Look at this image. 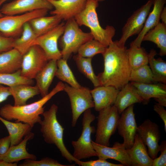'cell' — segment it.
I'll use <instances>...</instances> for the list:
<instances>
[{"mask_svg":"<svg viewBox=\"0 0 166 166\" xmlns=\"http://www.w3.org/2000/svg\"><path fill=\"white\" fill-rule=\"evenodd\" d=\"M104 69L97 77L101 85L112 86L121 90L129 83L132 68L129 62L127 49L113 41L102 54Z\"/></svg>","mask_w":166,"mask_h":166,"instance_id":"cell-1","label":"cell"},{"mask_svg":"<svg viewBox=\"0 0 166 166\" xmlns=\"http://www.w3.org/2000/svg\"><path fill=\"white\" fill-rule=\"evenodd\" d=\"M64 87L65 84L59 81L47 95L29 104L21 106L6 104L0 109V116L8 121L28 124L33 128L42 120L40 115L44 112V105L56 94L64 90Z\"/></svg>","mask_w":166,"mask_h":166,"instance_id":"cell-2","label":"cell"},{"mask_svg":"<svg viewBox=\"0 0 166 166\" xmlns=\"http://www.w3.org/2000/svg\"><path fill=\"white\" fill-rule=\"evenodd\" d=\"M58 107L53 104L49 109L44 111L42 115L43 119L39 124L40 131L44 141L49 144H54L59 149L62 156L69 163L77 160L67 149L64 143L63 134L64 128L58 121L57 113Z\"/></svg>","mask_w":166,"mask_h":166,"instance_id":"cell-3","label":"cell"},{"mask_svg":"<svg viewBox=\"0 0 166 166\" xmlns=\"http://www.w3.org/2000/svg\"><path fill=\"white\" fill-rule=\"evenodd\" d=\"M98 6L97 0H88L85 9L74 17L79 26L89 27L93 39L107 47L113 41L116 30L111 26H107L105 29L100 25L96 9Z\"/></svg>","mask_w":166,"mask_h":166,"instance_id":"cell-4","label":"cell"},{"mask_svg":"<svg viewBox=\"0 0 166 166\" xmlns=\"http://www.w3.org/2000/svg\"><path fill=\"white\" fill-rule=\"evenodd\" d=\"M93 39L90 32H84L80 28L74 18L67 20L60 41L62 58L67 60L83 44Z\"/></svg>","mask_w":166,"mask_h":166,"instance_id":"cell-5","label":"cell"},{"mask_svg":"<svg viewBox=\"0 0 166 166\" xmlns=\"http://www.w3.org/2000/svg\"><path fill=\"white\" fill-rule=\"evenodd\" d=\"M95 119L96 117L92 113L91 109L84 112L81 134L77 140H73L71 142L74 149L72 155L77 160L97 156V154L93 147L91 138V134L96 132L94 127L91 126V124Z\"/></svg>","mask_w":166,"mask_h":166,"instance_id":"cell-6","label":"cell"},{"mask_svg":"<svg viewBox=\"0 0 166 166\" xmlns=\"http://www.w3.org/2000/svg\"><path fill=\"white\" fill-rule=\"evenodd\" d=\"M99 112L95 142L109 146L110 139L117 129L120 116L114 105L104 108Z\"/></svg>","mask_w":166,"mask_h":166,"instance_id":"cell-7","label":"cell"},{"mask_svg":"<svg viewBox=\"0 0 166 166\" xmlns=\"http://www.w3.org/2000/svg\"><path fill=\"white\" fill-rule=\"evenodd\" d=\"M64 90L69 99L72 114L71 125L74 127L80 116L87 109L94 107L90 90L86 87L77 88L65 84Z\"/></svg>","mask_w":166,"mask_h":166,"instance_id":"cell-8","label":"cell"},{"mask_svg":"<svg viewBox=\"0 0 166 166\" xmlns=\"http://www.w3.org/2000/svg\"><path fill=\"white\" fill-rule=\"evenodd\" d=\"M48 10H38L19 15H6L0 18V32L7 37L17 36L22 33L26 22L34 18L45 16Z\"/></svg>","mask_w":166,"mask_h":166,"instance_id":"cell-9","label":"cell"},{"mask_svg":"<svg viewBox=\"0 0 166 166\" xmlns=\"http://www.w3.org/2000/svg\"><path fill=\"white\" fill-rule=\"evenodd\" d=\"M48 61L40 47L37 45H32L22 55L21 75L29 79H35Z\"/></svg>","mask_w":166,"mask_h":166,"instance_id":"cell-10","label":"cell"},{"mask_svg":"<svg viewBox=\"0 0 166 166\" xmlns=\"http://www.w3.org/2000/svg\"><path fill=\"white\" fill-rule=\"evenodd\" d=\"M154 0H149L140 8L134 11L128 19L122 29V34L118 45L121 47L125 46L127 39L130 37L139 34L142 30Z\"/></svg>","mask_w":166,"mask_h":166,"instance_id":"cell-11","label":"cell"},{"mask_svg":"<svg viewBox=\"0 0 166 166\" xmlns=\"http://www.w3.org/2000/svg\"><path fill=\"white\" fill-rule=\"evenodd\" d=\"M65 24L62 22L47 33L36 38L32 45H37L44 52L48 61L56 60L62 58L58 47V41L63 33Z\"/></svg>","mask_w":166,"mask_h":166,"instance_id":"cell-12","label":"cell"},{"mask_svg":"<svg viewBox=\"0 0 166 166\" xmlns=\"http://www.w3.org/2000/svg\"><path fill=\"white\" fill-rule=\"evenodd\" d=\"M137 133L148 148V152L153 160L159 152V141L160 134L158 125L151 120L147 119L137 126Z\"/></svg>","mask_w":166,"mask_h":166,"instance_id":"cell-13","label":"cell"},{"mask_svg":"<svg viewBox=\"0 0 166 166\" xmlns=\"http://www.w3.org/2000/svg\"><path fill=\"white\" fill-rule=\"evenodd\" d=\"M137 127L133 105L121 113L117 125L118 133L123 139V142L121 144L124 148H130L133 145Z\"/></svg>","mask_w":166,"mask_h":166,"instance_id":"cell-14","label":"cell"},{"mask_svg":"<svg viewBox=\"0 0 166 166\" xmlns=\"http://www.w3.org/2000/svg\"><path fill=\"white\" fill-rule=\"evenodd\" d=\"M53 8L47 0H15L4 4L0 11L6 15H13L38 10H51Z\"/></svg>","mask_w":166,"mask_h":166,"instance_id":"cell-15","label":"cell"},{"mask_svg":"<svg viewBox=\"0 0 166 166\" xmlns=\"http://www.w3.org/2000/svg\"><path fill=\"white\" fill-rule=\"evenodd\" d=\"M54 10L52 15H57L65 21L74 18L85 8L88 0H47Z\"/></svg>","mask_w":166,"mask_h":166,"instance_id":"cell-16","label":"cell"},{"mask_svg":"<svg viewBox=\"0 0 166 166\" xmlns=\"http://www.w3.org/2000/svg\"><path fill=\"white\" fill-rule=\"evenodd\" d=\"M136 88L139 95L143 100V103H148L153 98L157 104L166 106V85L159 84H144L135 82L131 83Z\"/></svg>","mask_w":166,"mask_h":166,"instance_id":"cell-17","label":"cell"},{"mask_svg":"<svg viewBox=\"0 0 166 166\" xmlns=\"http://www.w3.org/2000/svg\"><path fill=\"white\" fill-rule=\"evenodd\" d=\"M92 145L99 159L106 160L110 159L119 162L124 166H131L129 156L121 143L116 142L112 147L102 145L92 140Z\"/></svg>","mask_w":166,"mask_h":166,"instance_id":"cell-18","label":"cell"},{"mask_svg":"<svg viewBox=\"0 0 166 166\" xmlns=\"http://www.w3.org/2000/svg\"><path fill=\"white\" fill-rule=\"evenodd\" d=\"M120 90L112 86L100 85L90 90L95 110L99 111L114 105Z\"/></svg>","mask_w":166,"mask_h":166,"instance_id":"cell-19","label":"cell"},{"mask_svg":"<svg viewBox=\"0 0 166 166\" xmlns=\"http://www.w3.org/2000/svg\"><path fill=\"white\" fill-rule=\"evenodd\" d=\"M34 136V133L30 132L19 144L10 146L6 153L0 156V160L9 163H14L22 160H36V155L29 153L26 148L27 142L32 139Z\"/></svg>","mask_w":166,"mask_h":166,"instance_id":"cell-20","label":"cell"},{"mask_svg":"<svg viewBox=\"0 0 166 166\" xmlns=\"http://www.w3.org/2000/svg\"><path fill=\"white\" fill-rule=\"evenodd\" d=\"M132 166H152L153 160L148 155L146 146L136 133L134 143L130 148L126 149Z\"/></svg>","mask_w":166,"mask_h":166,"instance_id":"cell-21","label":"cell"},{"mask_svg":"<svg viewBox=\"0 0 166 166\" xmlns=\"http://www.w3.org/2000/svg\"><path fill=\"white\" fill-rule=\"evenodd\" d=\"M143 102V100L136 88L131 83H128L120 90L113 105L120 114L129 106Z\"/></svg>","mask_w":166,"mask_h":166,"instance_id":"cell-22","label":"cell"},{"mask_svg":"<svg viewBox=\"0 0 166 166\" xmlns=\"http://www.w3.org/2000/svg\"><path fill=\"white\" fill-rule=\"evenodd\" d=\"M166 0H154L153 7L149 13L144 26L136 38L131 43L138 47H140L143 38L145 34L160 22V15Z\"/></svg>","mask_w":166,"mask_h":166,"instance_id":"cell-23","label":"cell"},{"mask_svg":"<svg viewBox=\"0 0 166 166\" xmlns=\"http://www.w3.org/2000/svg\"><path fill=\"white\" fill-rule=\"evenodd\" d=\"M57 61H49L43 69L36 76V86L38 89L40 94L43 97L48 93V90L53 79L55 76L57 68Z\"/></svg>","mask_w":166,"mask_h":166,"instance_id":"cell-24","label":"cell"},{"mask_svg":"<svg viewBox=\"0 0 166 166\" xmlns=\"http://www.w3.org/2000/svg\"><path fill=\"white\" fill-rule=\"evenodd\" d=\"M22 55L13 48L0 53V73H12L21 69Z\"/></svg>","mask_w":166,"mask_h":166,"instance_id":"cell-25","label":"cell"},{"mask_svg":"<svg viewBox=\"0 0 166 166\" xmlns=\"http://www.w3.org/2000/svg\"><path fill=\"white\" fill-rule=\"evenodd\" d=\"M0 121L4 124L9 133L10 146L16 145L20 143L23 138L31 132L32 127L28 124L21 122H13L0 116Z\"/></svg>","mask_w":166,"mask_h":166,"instance_id":"cell-26","label":"cell"},{"mask_svg":"<svg viewBox=\"0 0 166 166\" xmlns=\"http://www.w3.org/2000/svg\"><path fill=\"white\" fill-rule=\"evenodd\" d=\"M14 100L15 106H21L26 104L27 100L40 94L37 87L31 85L20 84L10 87Z\"/></svg>","mask_w":166,"mask_h":166,"instance_id":"cell-27","label":"cell"},{"mask_svg":"<svg viewBox=\"0 0 166 166\" xmlns=\"http://www.w3.org/2000/svg\"><path fill=\"white\" fill-rule=\"evenodd\" d=\"M148 41L155 43L160 49L159 55H166V25L160 22L148 31L144 36L142 41Z\"/></svg>","mask_w":166,"mask_h":166,"instance_id":"cell-28","label":"cell"},{"mask_svg":"<svg viewBox=\"0 0 166 166\" xmlns=\"http://www.w3.org/2000/svg\"><path fill=\"white\" fill-rule=\"evenodd\" d=\"M62 19L54 15L34 18L29 23L37 37L49 31L61 23Z\"/></svg>","mask_w":166,"mask_h":166,"instance_id":"cell-29","label":"cell"},{"mask_svg":"<svg viewBox=\"0 0 166 166\" xmlns=\"http://www.w3.org/2000/svg\"><path fill=\"white\" fill-rule=\"evenodd\" d=\"M21 36L14 39L13 48L17 50L22 55L32 46L37 37L29 22L23 25Z\"/></svg>","mask_w":166,"mask_h":166,"instance_id":"cell-30","label":"cell"},{"mask_svg":"<svg viewBox=\"0 0 166 166\" xmlns=\"http://www.w3.org/2000/svg\"><path fill=\"white\" fill-rule=\"evenodd\" d=\"M157 53L152 49L148 54V63L156 81L157 83L166 84V62L161 58L157 59L155 56Z\"/></svg>","mask_w":166,"mask_h":166,"instance_id":"cell-31","label":"cell"},{"mask_svg":"<svg viewBox=\"0 0 166 166\" xmlns=\"http://www.w3.org/2000/svg\"><path fill=\"white\" fill-rule=\"evenodd\" d=\"M57 68L55 76L71 86L79 88L81 86L77 82L67 63V60L61 58L57 61Z\"/></svg>","mask_w":166,"mask_h":166,"instance_id":"cell-32","label":"cell"},{"mask_svg":"<svg viewBox=\"0 0 166 166\" xmlns=\"http://www.w3.org/2000/svg\"><path fill=\"white\" fill-rule=\"evenodd\" d=\"M73 58L79 71L91 81L95 87L101 85L97 76L94 72L92 65V58L82 57L77 54Z\"/></svg>","mask_w":166,"mask_h":166,"instance_id":"cell-33","label":"cell"},{"mask_svg":"<svg viewBox=\"0 0 166 166\" xmlns=\"http://www.w3.org/2000/svg\"><path fill=\"white\" fill-rule=\"evenodd\" d=\"M128 58L132 68L148 65V55L145 49L132 43L127 49Z\"/></svg>","mask_w":166,"mask_h":166,"instance_id":"cell-34","label":"cell"},{"mask_svg":"<svg viewBox=\"0 0 166 166\" xmlns=\"http://www.w3.org/2000/svg\"><path fill=\"white\" fill-rule=\"evenodd\" d=\"M129 81L144 84L157 83L148 65L137 68H132Z\"/></svg>","mask_w":166,"mask_h":166,"instance_id":"cell-35","label":"cell"},{"mask_svg":"<svg viewBox=\"0 0 166 166\" xmlns=\"http://www.w3.org/2000/svg\"><path fill=\"white\" fill-rule=\"evenodd\" d=\"M107 47L94 39L86 42L78 49L77 55L82 57L92 58L98 54H103Z\"/></svg>","mask_w":166,"mask_h":166,"instance_id":"cell-36","label":"cell"},{"mask_svg":"<svg viewBox=\"0 0 166 166\" xmlns=\"http://www.w3.org/2000/svg\"><path fill=\"white\" fill-rule=\"evenodd\" d=\"M34 83L33 79L22 76L21 69L12 73H0V84L11 87L20 84L32 85Z\"/></svg>","mask_w":166,"mask_h":166,"instance_id":"cell-37","label":"cell"},{"mask_svg":"<svg viewBox=\"0 0 166 166\" xmlns=\"http://www.w3.org/2000/svg\"><path fill=\"white\" fill-rule=\"evenodd\" d=\"M74 165L62 164L57 160L49 157H45L38 160L30 159H25L20 166H70Z\"/></svg>","mask_w":166,"mask_h":166,"instance_id":"cell-38","label":"cell"},{"mask_svg":"<svg viewBox=\"0 0 166 166\" xmlns=\"http://www.w3.org/2000/svg\"><path fill=\"white\" fill-rule=\"evenodd\" d=\"M75 163L81 166H124L121 164H115L106 161V160L98 159L96 160L82 161L77 160Z\"/></svg>","mask_w":166,"mask_h":166,"instance_id":"cell-39","label":"cell"},{"mask_svg":"<svg viewBox=\"0 0 166 166\" xmlns=\"http://www.w3.org/2000/svg\"><path fill=\"white\" fill-rule=\"evenodd\" d=\"M159 152L160 155L153 160L152 166H166V141L164 140L159 145Z\"/></svg>","mask_w":166,"mask_h":166,"instance_id":"cell-40","label":"cell"},{"mask_svg":"<svg viewBox=\"0 0 166 166\" xmlns=\"http://www.w3.org/2000/svg\"><path fill=\"white\" fill-rule=\"evenodd\" d=\"M14 39L5 36L0 32V53L13 48Z\"/></svg>","mask_w":166,"mask_h":166,"instance_id":"cell-41","label":"cell"},{"mask_svg":"<svg viewBox=\"0 0 166 166\" xmlns=\"http://www.w3.org/2000/svg\"><path fill=\"white\" fill-rule=\"evenodd\" d=\"M10 143L9 135L0 139V156L6 152L10 148Z\"/></svg>","mask_w":166,"mask_h":166,"instance_id":"cell-42","label":"cell"},{"mask_svg":"<svg viewBox=\"0 0 166 166\" xmlns=\"http://www.w3.org/2000/svg\"><path fill=\"white\" fill-rule=\"evenodd\" d=\"M164 106L157 103L155 104L153 107V109L158 114L164 125V130L166 132V111Z\"/></svg>","mask_w":166,"mask_h":166,"instance_id":"cell-43","label":"cell"},{"mask_svg":"<svg viewBox=\"0 0 166 166\" xmlns=\"http://www.w3.org/2000/svg\"><path fill=\"white\" fill-rule=\"evenodd\" d=\"M10 96L11 94L10 87H5L0 84V103L6 100Z\"/></svg>","mask_w":166,"mask_h":166,"instance_id":"cell-44","label":"cell"},{"mask_svg":"<svg viewBox=\"0 0 166 166\" xmlns=\"http://www.w3.org/2000/svg\"><path fill=\"white\" fill-rule=\"evenodd\" d=\"M160 19L162 20V22L166 25V8L164 7L162 10L160 15Z\"/></svg>","mask_w":166,"mask_h":166,"instance_id":"cell-45","label":"cell"},{"mask_svg":"<svg viewBox=\"0 0 166 166\" xmlns=\"http://www.w3.org/2000/svg\"><path fill=\"white\" fill-rule=\"evenodd\" d=\"M17 163H9L0 160V166H17Z\"/></svg>","mask_w":166,"mask_h":166,"instance_id":"cell-46","label":"cell"},{"mask_svg":"<svg viewBox=\"0 0 166 166\" xmlns=\"http://www.w3.org/2000/svg\"><path fill=\"white\" fill-rule=\"evenodd\" d=\"M8 0H0V6Z\"/></svg>","mask_w":166,"mask_h":166,"instance_id":"cell-47","label":"cell"},{"mask_svg":"<svg viewBox=\"0 0 166 166\" xmlns=\"http://www.w3.org/2000/svg\"><path fill=\"white\" fill-rule=\"evenodd\" d=\"M3 16V15L2 14L0 11V18L2 17Z\"/></svg>","mask_w":166,"mask_h":166,"instance_id":"cell-48","label":"cell"},{"mask_svg":"<svg viewBox=\"0 0 166 166\" xmlns=\"http://www.w3.org/2000/svg\"><path fill=\"white\" fill-rule=\"evenodd\" d=\"M98 2H102V1H104L105 0H97Z\"/></svg>","mask_w":166,"mask_h":166,"instance_id":"cell-49","label":"cell"},{"mask_svg":"<svg viewBox=\"0 0 166 166\" xmlns=\"http://www.w3.org/2000/svg\"></svg>","mask_w":166,"mask_h":166,"instance_id":"cell-50","label":"cell"}]
</instances>
